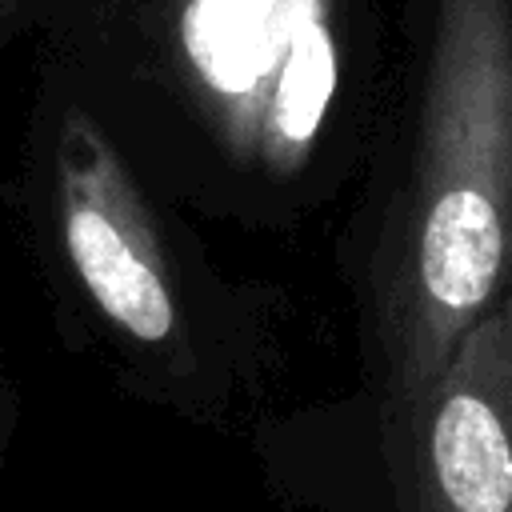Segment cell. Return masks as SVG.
<instances>
[{
    "label": "cell",
    "mask_w": 512,
    "mask_h": 512,
    "mask_svg": "<svg viewBox=\"0 0 512 512\" xmlns=\"http://www.w3.org/2000/svg\"><path fill=\"white\" fill-rule=\"evenodd\" d=\"M56 220L88 300L132 340L176 332V296L152 216L104 128L68 112L56 136Z\"/></svg>",
    "instance_id": "277c9868"
},
{
    "label": "cell",
    "mask_w": 512,
    "mask_h": 512,
    "mask_svg": "<svg viewBox=\"0 0 512 512\" xmlns=\"http://www.w3.org/2000/svg\"><path fill=\"white\" fill-rule=\"evenodd\" d=\"M396 436L412 512H512V292L456 340Z\"/></svg>",
    "instance_id": "3957f363"
},
{
    "label": "cell",
    "mask_w": 512,
    "mask_h": 512,
    "mask_svg": "<svg viewBox=\"0 0 512 512\" xmlns=\"http://www.w3.org/2000/svg\"><path fill=\"white\" fill-rule=\"evenodd\" d=\"M512 292V0H436L408 188L376 300L396 428Z\"/></svg>",
    "instance_id": "6da1fadb"
},
{
    "label": "cell",
    "mask_w": 512,
    "mask_h": 512,
    "mask_svg": "<svg viewBox=\"0 0 512 512\" xmlns=\"http://www.w3.org/2000/svg\"><path fill=\"white\" fill-rule=\"evenodd\" d=\"M180 48L232 152L296 172L336 96L332 0H188Z\"/></svg>",
    "instance_id": "7a4b0ae2"
}]
</instances>
